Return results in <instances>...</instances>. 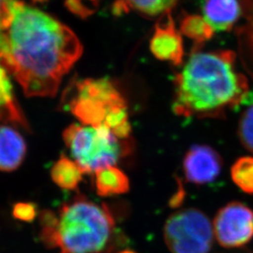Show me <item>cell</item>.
<instances>
[{"label":"cell","instance_id":"12","mask_svg":"<svg viewBox=\"0 0 253 253\" xmlns=\"http://www.w3.org/2000/svg\"><path fill=\"white\" fill-rule=\"evenodd\" d=\"M0 120L27 127L26 118L15 99L9 72L0 63Z\"/></svg>","mask_w":253,"mask_h":253},{"label":"cell","instance_id":"8","mask_svg":"<svg viewBox=\"0 0 253 253\" xmlns=\"http://www.w3.org/2000/svg\"><path fill=\"white\" fill-rule=\"evenodd\" d=\"M221 169V157L208 145L191 146L183 161L187 180L195 185H205L216 180Z\"/></svg>","mask_w":253,"mask_h":253},{"label":"cell","instance_id":"23","mask_svg":"<svg viewBox=\"0 0 253 253\" xmlns=\"http://www.w3.org/2000/svg\"><path fill=\"white\" fill-rule=\"evenodd\" d=\"M33 1H34V2H39V3H40V2H44L46 0H33Z\"/></svg>","mask_w":253,"mask_h":253},{"label":"cell","instance_id":"7","mask_svg":"<svg viewBox=\"0 0 253 253\" xmlns=\"http://www.w3.org/2000/svg\"><path fill=\"white\" fill-rule=\"evenodd\" d=\"M213 230L221 247L241 248L253 238V211L242 203L232 202L218 210Z\"/></svg>","mask_w":253,"mask_h":253},{"label":"cell","instance_id":"20","mask_svg":"<svg viewBox=\"0 0 253 253\" xmlns=\"http://www.w3.org/2000/svg\"><path fill=\"white\" fill-rule=\"evenodd\" d=\"M12 214L21 221H33L37 216L36 207L30 203H18L13 207Z\"/></svg>","mask_w":253,"mask_h":253},{"label":"cell","instance_id":"4","mask_svg":"<svg viewBox=\"0 0 253 253\" xmlns=\"http://www.w3.org/2000/svg\"><path fill=\"white\" fill-rule=\"evenodd\" d=\"M73 160L84 173L115 166L126 153V144L104 126L73 124L63 133Z\"/></svg>","mask_w":253,"mask_h":253},{"label":"cell","instance_id":"16","mask_svg":"<svg viewBox=\"0 0 253 253\" xmlns=\"http://www.w3.org/2000/svg\"><path fill=\"white\" fill-rule=\"evenodd\" d=\"M180 32L196 44L202 45L213 37L215 31L203 16L194 14L186 15L182 19Z\"/></svg>","mask_w":253,"mask_h":253},{"label":"cell","instance_id":"15","mask_svg":"<svg viewBox=\"0 0 253 253\" xmlns=\"http://www.w3.org/2000/svg\"><path fill=\"white\" fill-rule=\"evenodd\" d=\"M84 172L81 167L67 157H61L54 163L51 176L54 183L64 190H73L77 188Z\"/></svg>","mask_w":253,"mask_h":253},{"label":"cell","instance_id":"11","mask_svg":"<svg viewBox=\"0 0 253 253\" xmlns=\"http://www.w3.org/2000/svg\"><path fill=\"white\" fill-rule=\"evenodd\" d=\"M26 154L27 145L23 136L10 126H0V171L16 170Z\"/></svg>","mask_w":253,"mask_h":253},{"label":"cell","instance_id":"6","mask_svg":"<svg viewBox=\"0 0 253 253\" xmlns=\"http://www.w3.org/2000/svg\"><path fill=\"white\" fill-rule=\"evenodd\" d=\"M164 241L172 253H208L214 242L213 223L197 208H185L166 220Z\"/></svg>","mask_w":253,"mask_h":253},{"label":"cell","instance_id":"17","mask_svg":"<svg viewBox=\"0 0 253 253\" xmlns=\"http://www.w3.org/2000/svg\"><path fill=\"white\" fill-rule=\"evenodd\" d=\"M231 177L240 190L253 194V157L238 159L231 168Z\"/></svg>","mask_w":253,"mask_h":253},{"label":"cell","instance_id":"9","mask_svg":"<svg viewBox=\"0 0 253 253\" xmlns=\"http://www.w3.org/2000/svg\"><path fill=\"white\" fill-rule=\"evenodd\" d=\"M203 17L214 31H227L253 15V0H200Z\"/></svg>","mask_w":253,"mask_h":253},{"label":"cell","instance_id":"13","mask_svg":"<svg viewBox=\"0 0 253 253\" xmlns=\"http://www.w3.org/2000/svg\"><path fill=\"white\" fill-rule=\"evenodd\" d=\"M96 190L100 196L122 194L129 189L126 174L116 166L102 168L94 172Z\"/></svg>","mask_w":253,"mask_h":253},{"label":"cell","instance_id":"5","mask_svg":"<svg viewBox=\"0 0 253 253\" xmlns=\"http://www.w3.org/2000/svg\"><path fill=\"white\" fill-rule=\"evenodd\" d=\"M73 86L68 106L83 125L105 126L115 113L126 109V100L109 79H84Z\"/></svg>","mask_w":253,"mask_h":253},{"label":"cell","instance_id":"2","mask_svg":"<svg viewBox=\"0 0 253 253\" xmlns=\"http://www.w3.org/2000/svg\"><path fill=\"white\" fill-rule=\"evenodd\" d=\"M173 112L184 118H217L244 102L249 84L230 51L197 52L174 80Z\"/></svg>","mask_w":253,"mask_h":253},{"label":"cell","instance_id":"18","mask_svg":"<svg viewBox=\"0 0 253 253\" xmlns=\"http://www.w3.org/2000/svg\"><path fill=\"white\" fill-rule=\"evenodd\" d=\"M238 136L245 148L253 153V105L247 109L240 118Z\"/></svg>","mask_w":253,"mask_h":253},{"label":"cell","instance_id":"10","mask_svg":"<svg viewBox=\"0 0 253 253\" xmlns=\"http://www.w3.org/2000/svg\"><path fill=\"white\" fill-rule=\"evenodd\" d=\"M149 46L154 56L160 60L169 61L175 66L183 62V40L170 11L163 14V17L157 23Z\"/></svg>","mask_w":253,"mask_h":253},{"label":"cell","instance_id":"1","mask_svg":"<svg viewBox=\"0 0 253 253\" xmlns=\"http://www.w3.org/2000/svg\"><path fill=\"white\" fill-rule=\"evenodd\" d=\"M83 47L70 27L20 0H9L0 63L27 97H54Z\"/></svg>","mask_w":253,"mask_h":253},{"label":"cell","instance_id":"21","mask_svg":"<svg viewBox=\"0 0 253 253\" xmlns=\"http://www.w3.org/2000/svg\"><path fill=\"white\" fill-rule=\"evenodd\" d=\"M8 1L9 0H0V32L8 15Z\"/></svg>","mask_w":253,"mask_h":253},{"label":"cell","instance_id":"3","mask_svg":"<svg viewBox=\"0 0 253 253\" xmlns=\"http://www.w3.org/2000/svg\"><path fill=\"white\" fill-rule=\"evenodd\" d=\"M42 243L60 253H105L111 249L115 219L105 205L83 196L65 204L57 214H41Z\"/></svg>","mask_w":253,"mask_h":253},{"label":"cell","instance_id":"22","mask_svg":"<svg viewBox=\"0 0 253 253\" xmlns=\"http://www.w3.org/2000/svg\"><path fill=\"white\" fill-rule=\"evenodd\" d=\"M118 253H137L134 251H131V250H124V251H121Z\"/></svg>","mask_w":253,"mask_h":253},{"label":"cell","instance_id":"19","mask_svg":"<svg viewBox=\"0 0 253 253\" xmlns=\"http://www.w3.org/2000/svg\"><path fill=\"white\" fill-rule=\"evenodd\" d=\"M99 0H66V6L75 15L86 18L95 12Z\"/></svg>","mask_w":253,"mask_h":253},{"label":"cell","instance_id":"14","mask_svg":"<svg viewBox=\"0 0 253 253\" xmlns=\"http://www.w3.org/2000/svg\"><path fill=\"white\" fill-rule=\"evenodd\" d=\"M178 0H117L114 12L117 15L130 10L146 16H157L170 11Z\"/></svg>","mask_w":253,"mask_h":253}]
</instances>
